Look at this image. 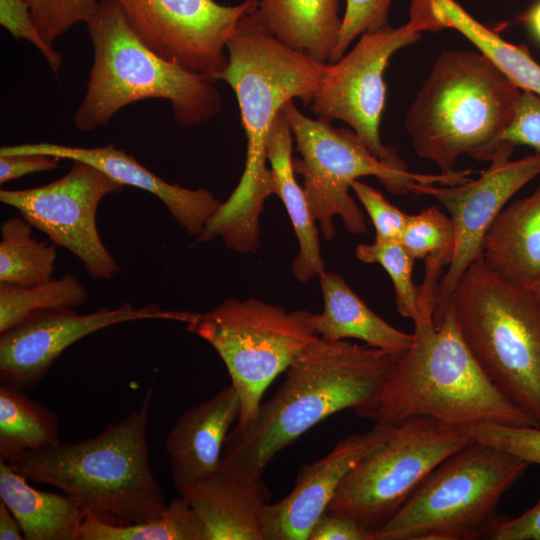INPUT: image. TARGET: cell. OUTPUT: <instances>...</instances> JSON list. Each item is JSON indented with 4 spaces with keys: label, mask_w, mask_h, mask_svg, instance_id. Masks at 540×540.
Masks as SVG:
<instances>
[{
    "label": "cell",
    "mask_w": 540,
    "mask_h": 540,
    "mask_svg": "<svg viewBox=\"0 0 540 540\" xmlns=\"http://www.w3.org/2000/svg\"><path fill=\"white\" fill-rule=\"evenodd\" d=\"M257 7L240 19L229 39L228 62L219 77L238 102L247 144L245 168L237 187L201 233L205 242L221 237L228 249L239 254L260 247L259 217L273 194L267 166L271 126L288 101L299 98L310 105L328 67L275 38L261 22Z\"/></svg>",
    "instance_id": "1"
},
{
    "label": "cell",
    "mask_w": 540,
    "mask_h": 540,
    "mask_svg": "<svg viewBox=\"0 0 540 540\" xmlns=\"http://www.w3.org/2000/svg\"><path fill=\"white\" fill-rule=\"evenodd\" d=\"M398 355L319 337L287 368L255 417L230 430L222 460L263 473L280 451L329 416L350 409L365 418Z\"/></svg>",
    "instance_id": "2"
},
{
    "label": "cell",
    "mask_w": 540,
    "mask_h": 540,
    "mask_svg": "<svg viewBox=\"0 0 540 540\" xmlns=\"http://www.w3.org/2000/svg\"><path fill=\"white\" fill-rule=\"evenodd\" d=\"M152 394L150 386L138 408L94 437L27 451L9 463L29 481L59 488L85 515L117 525L158 517L168 504L149 461Z\"/></svg>",
    "instance_id": "3"
},
{
    "label": "cell",
    "mask_w": 540,
    "mask_h": 540,
    "mask_svg": "<svg viewBox=\"0 0 540 540\" xmlns=\"http://www.w3.org/2000/svg\"><path fill=\"white\" fill-rule=\"evenodd\" d=\"M365 418L394 425L426 416L463 428L479 424L540 427L490 381L463 340L452 310L438 326L414 328Z\"/></svg>",
    "instance_id": "4"
},
{
    "label": "cell",
    "mask_w": 540,
    "mask_h": 540,
    "mask_svg": "<svg viewBox=\"0 0 540 540\" xmlns=\"http://www.w3.org/2000/svg\"><path fill=\"white\" fill-rule=\"evenodd\" d=\"M520 94L480 51H443L406 113L416 154L443 174L456 172L462 154L490 162L504 144Z\"/></svg>",
    "instance_id": "5"
},
{
    "label": "cell",
    "mask_w": 540,
    "mask_h": 540,
    "mask_svg": "<svg viewBox=\"0 0 540 540\" xmlns=\"http://www.w3.org/2000/svg\"><path fill=\"white\" fill-rule=\"evenodd\" d=\"M94 51L87 90L73 124L81 132L106 126L129 104L163 99L174 120L193 127L214 118L222 98L214 82L159 56L136 35L114 0H100L86 23Z\"/></svg>",
    "instance_id": "6"
},
{
    "label": "cell",
    "mask_w": 540,
    "mask_h": 540,
    "mask_svg": "<svg viewBox=\"0 0 540 540\" xmlns=\"http://www.w3.org/2000/svg\"><path fill=\"white\" fill-rule=\"evenodd\" d=\"M448 308L486 376L540 426V301L480 258L462 275Z\"/></svg>",
    "instance_id": "7"
},
{
    "label": "cell",
    "mask_w": 540,
    "mask_h": 540,
    "mask_svg": "<svg viewBox=\"0 0 540 540\" xmlns=\"http://www.w3.org/2000/svg\"><path fill=\"white\" fill-rule=\"evenodd\" d=\"M530 464L489 445L470 442L424 479L374 540L490 539L504 519L503 495Z\"/></svg>",
    "instance_id": "8"
},
{
    "label": "cell",
    "mask_w": 540,
    "mask_h": 540,
    "mask_svg": "<svg viewBox=\"0 0 540 540\" xmlns=\"http://www.w3.org/2000/svg\"><path fill=\"white\" fill-rule=\"evenodd\" d=\"M284 111L300 155L292 158L293 170L303 178L310 211L327 240L335 235V216L352 234L368 232L364 213L349 194L351 184L360 177L375 176L394 194L411 192L415 183L453 185L470 180L471 170L420 174L388 164L375 157L351 128H335L329 121L310 118L293 101L284 105Z\"/></svg>",
    "instance_id": "9"
},
{
    "label": "cell",
    "mask_w": 540,
    "mask_h": 540,
    "mask_svg": "<svg viewBox=\"0 0 540 540\" xmlns=\"http://www.w3.org/2000/svg\"><path fill=\"white\" fill-rule=\"evenodd\" d=\"M312 314L255 298L228 299L186 325L216 350L239 394L241 411L233 429L255 417L267 387L319 338Z\"/></svg>",
    "instance_id": "10"
},
{
    "label": "cell",
    "mask_w": 540,
    "mask_h": 540,
    "mask_svg": "<svg viewBox=\"0 0 540 540\" xmlns=\"http://www.w3.org/2000/svg\"><path fill=\"white\" fill-rule=\"evenodd\" d=\"M469 443L461 428L431 417L399 422L388 439L346 475L326 511L375 534L434 468Z\"/></svg>",
    "instance_id": "11"
},
{
    "label": "cell",
    "mask_w": 540,
    "mask_h": 540,
    "mask_svg": "<svg viewBox=\"0 0 540 540\" xmlns=\"http://www.w3.org/2000/svg\"><path fill=\"white\" fill-rule=\"evenodd\" d=\"M422 32L425 27L409 18L402 26L386 25L362 34L340 60L328 63L308 106L317 118L346 123L375 157L398 167L407 165L394 147L381 142L379 133L386 99L384 72L391 56L416 42Z\"/></svg>",
    "instance_id": "12"
},
{
    "label": "cell",
    "mask_w": 540,
    "mask_h": 540,
    "mask_svg": "<svg viewBox=\"0 0 540 540\" xmlns=\"http://www.w3.org/2000/svg\"><path fill=\"white\" fill-rule=\"evenodd\" d=\"M125 186L96 167L73 161L61 178L43 186L0 191V201L19 211L33 228L56 246L70 251L97 280H111L120 267L103 243L96 225L102 199Z\"/></svg>",
    "instance_id": "13"
},
{
    "label": "cell",
    "mask_w": 540,
    "mask_h": 540,
    "mask_svg": "<svg viewBox=\"0 0 540 540\" xmlns=\"http://www.w3.org/2000/svg\"><path fill=\"white\" fill-rule=\"evenodd\" d=\"M151 50L213 82L225 69L227 43L259 0L222 5L215 0H114Z\"/></svg>",
    "instance_id": "14"
},
{
    "label": "cell",
    "mask_w": 540,
    "mask_h": 540,
    "mask_svg": "<svg viewBox=\"0 0 540 540\" xmlns=\"http://www.w3.org/2000/svg\"><path fill=\"white\" fill-rule=\"evenodd\" d=\"M514 148L504 142L490 166L475 180L453 185L415 183L412 186V193L438 200L449 212L454 226L453 255L439 284L435 326L445 316L462 275L482 257L485 236L498 214L519 189L540 175V153L510 160Z\"/></svg>",
    "instance_id": "15"
},
{
    "label": "cell",
    "mask_w": 540,
    "mask_h": 540,
    "mask_svg": "<svg viewBox=\"0 0 540 540\" xmlns=\"http://www.w3.org/2000/svg\"><path fill=\"white\" fill-rule=\"evenodd\" d=\"M199 313L166 310L157 304L135 308L130 302L77 314L71 308L37 311L0 333V382L31 389L55 360L78 340L104 328L136 320L192 323Z\"/></svg>",
    "instance_id": "16"
},
{
    "label": "cell",
    "mask_w": 540,
    "mask_h": 540,
    "mask_svg": "<svg viewBox=\"0 0 540 540\" xmlns=\"http://www.w3.org/2000/svg\"><path fill=\"white\" fill-rule=\"evenodd\" d=\"M394 427L375 423L367 431L341 439L319 460L301 466L291 492L267 505L262 519L264 540H308L346 475L381 446Z\"/></svg>",
    "instance_id": "17"
},
{
    "label": "cell",
    "mask_w": 540,
    "mask_h": 540,
    "mask_svg": "<svg viewBox=\"0 0 540 540\" xmlns=\"http://www.w3.org/2000/svg\"><path fill=\"white\" fill-rule=\"evenodd\" d=\"M40 153L90 164L123 186H132L158 197L176 221L199 236L221 203L205 188L188 189L170 184L145 168L132 155L113 143L102 147H78L50 142L4 145L0 156Z\"/></svg>",
    "instance_id": "18"
},
{
    "label": "cell",
    "mask_w": 540,
    "mask_h": 540,
    "mask_svg": "<svg viewBox=\"0 0 540 540\" xmlns=\"http://www.w3.org/2000/svg\"><path fill=\"white\" fill-rule=\"evenodd\" d=\"M183 497L201 519L205 540H264L262 519L271 493L263 473L223 461Z\"/></svg>",
    "instance_id": "19"
},
{
    "label": "cell",
    "mask_w": 540,
    "mask_h": 540,
    "mask_svg": "<svg viewBox=\"0 0 540 540\" xmlns=\"http://www.w3.org/2000/svg\"><path fill=\"white\" fill-rule=\"evenodd\" d=\"M240 411L239 394L229 384L178 418L165 442L172 481L178 492L219 467L226 437L237 423Z\"/></svg>",
    "instance_id": "20"
},
{
    "label": "cell",
    "mask_w": 540,
    "mask_h": 540,
    "mask_svg": "<svg viewBox=\"0 0 540 540\" xmlns=\"http://www.w3.org/2000/svg\"><path fill=\"white\" fill-rule=\"evenodd\" d=\"M481 258L515 285L527 288L540 278V186L501 210L485 236Z\"/></svg>",
    "instance_id": "21"
},
{
    "label": "cell",
    "mask_w": 540,
    "mask_h": 540,
    "mask_svg": "<svg viewBox=\"0 0 540 540\" xmlns=\"http://www.w3.org/2000/svg\"><path fill=\"white\" fill-rule=\"evenodd\" d=\"M318 277L324 306L321 313L312 314L311 321L320 338L358 339L394 354L411 346L414 335L398 330L373 312L342 276L324 270Z\"/></svg>",
    "instance_id": "22"
},
{
    "label": "cell",
    "mask_w": 540,
    "mask_h": 540,
    "mask_svg": "<svg viewBox=\"0 0 540 540\" xmlns=\"http://www.w3.org/2000/svg\"><path fill=\"white\" fill-rule=\"evenodd\" d=\"M292 144L293 136L283 106L268 135L267 158L272 172L273 194L283 202L299 244L292 272L298 281L307 282L325 270V263L315 219L303 187L295 178Z\"/></svg>",
    "instance_id": "23"
},
{
    "label": "cell",
    "mask_w": 540,
    "mask_h": 540,
    "mask_svg": "<svg viewBox=\"0 0 540 540\" xmlns=\"http://www.w3.org/2000/svg\"><path fill=\"white\" fill-rule=\"evenodd\" d=\"M257 14L284 45L330 62L342 25L339 0H260Z\"/></svg>",
    "instance_id": "24"
},
{
    "label": "cell",
    "mask_w": 540,
    "mask_h": 540,
    "mask_svg": "<svg viewBox=\"0 0 540 540\" xmlns=\"http://www.w3.org/2000/svg\"><path fill=\"white\" fill-rule=\"evenodd\" d=\"M0 459V500L17 519L26 540H78L85 516L66 494L35 489Z\"/></svg>",
    "instance_id": "25"
},
{
    "label": "cell",
    "mask_w": 540,
    "mask_h": 540,
    "mask_svg": "<svg viewBox=\"0 0 540 540\" xmlns=\"http://www.w3.org/2000/svg\"><path fill=\"white\" fill-rule=\"evenodd\" d=\"M435 30L451 28L467 38L521 91L540 97V64L526 46L514 45L472 17L455 0H417Z\"/></svg>",
    "instance_id": "26"
},
{
    "label": "cell",
    "mask_w": 540,
    "mask_h": 540,
    "mask_svg": "<svg viewBox=\"0 0 540 540\" xmlns=\"http://www.w3.org/2000/svg\"><path fill=\"white\" fill-rule=\"evenodd\" d=\"M60 442L56 413L13 385H0V459L11 461L27 451Z\"/></svg>",
    "instance_id": "27"
},
{
    "label": "cell",
    "mask_w": 540,
    "mask_h": 540,
    "mask_svg": "<svg viewBox=\"0 0 540 540\" xmlns=\"http://www.w3.org/2000/svg\"><path fill=\"white\" fill-rule=\"evenodd\" d=\"M204 525L191 505L183 498L174 499L166 510L153 519L117 525L86 514L78 540H205Z\"/></svg>",
    "instance_id": "28"
},
{
    "label": "cell",
    "mask_w": 540,
    "mask_h": 540,
    "mask_svg": "<svg viewBox=\"0 0 540 540\" xmlns=\"http://www.w3.org/2000/svg\"><path fill=\"white\" fill-rule=\"evenodd\" d=\"M33 226L22 218H9L0 227V282L35 286L50 281L56 263V245L38 241Z\"/></svg>",
    "instance_id": "29"
},
{
    "label": "cell",
    "mask_w": 540,
    "mask_h": 540,
    "mask_svg": "<svg viewBox=\"0 0 540 540\" xmlns=\"http://www.w3.org/2000/svg\"><path fill=\"white\" fill-rule=\"evenodd\" d=\"M86 300L85 287L72 274L30 287L0 282V333L37 311L73 308Z\"/></svg>",
    "instance_id": "30"
},
{
    "label": "cell",
    "mask_w": 540,
    "mask_h": 540,
    "mask_svg": "<svg viewBox=\"0 0 540 540\" xmlns=\"http://www.w3.org/2000/svg\"><path fill=\"white\" fill-rule=\"evenodd\" d=\"M355 256L365 263H378L388 273L395 290L399 314L414 323L419 318L418 287L412 280L414 260L397 240H374L355 248Z\"/></svg>",
    "instance_id": "31"
},
{
    "label": "cell",
    "mask_w": 540,
    "mask_h": 540,
    "mask_svg": "<svg viewBox=\"0 0 540 540\" xmlns=\"http://www.w3.org/2000/svg\"><path fill=\"white\" fill-rule=\"evenodd\" d=\"M454 239L452 219L432 205L418 214H408L399 242L415 259L435 257L449 265Z\"/></svg>",
    "instance_id": "32"
},
{
    "label": "cell",
    "mask_w": 540,
    "mask_h": 540,
    "mask_svg": "<svg viewBox=\"0 0 540 540\" xmlns=\"http://www.w3.org/2000/svg\"><path fill=\"white\" fill-rule=\"evenodd\" d=\"M461 429L470 442L498 448L540 466V427L479 424Z\"/></svg>",
    "instance_id": "33"
},
{
    "label": "cell",
    "mask_w": 540,
    "mask_h": 540,
    "mask_svg": "<svg viewBox=\"0 0 540 540\" xmlns=\"http://www.w3.org/2000/svg\"><path fill=\"white\" fill-rule=\"evenodd\" d=\"M33 19L43 38L54 42L75 24L87 23L100 0H28Z\"/></svg>",
    "instance_id": "34"
},
{
    "label": "cell",
    "mask_w": 540,
    "mask_h": 540,
    "mask_svg": "<svg viewBox=\"0 0 540 540\" xmlns=\"http://www.w3.org/2000/svg\"><path fill=\"white\" fill-rule=\"evenodd\" d=\"M392 0H346L338 43L329 63L340 60L362 34L387 25Z\"/></svg>",
    "instance_id": "35"
},
{
    "label": "cell",
    "mask_w": 540,
    "mask_h": 540,
    "mask_svg": "<svg viewBox=\"0 0 540 540\" xmlns=\"http://www.w3.org/2000/svg\"><path fill=\"white\" fill-rule=\"evenodd\" d=\"M0 24L15 39L31 42L41 52L55 74L60 71L63 57L43 38L33 19L28 0H0Z\"/></svg>",
    "instance_id": "36"
},
{
    "label": "cell",
    "mask_w": 540,
    "mask_h": 540,
    "mask_svg": "<svg viewBox=\"0 0 540 540\" xmlns=\"http://www.w3.org/2000/svg\"><path fill=\"white\" fill-rule=\"evenodd\" d=\"M375 228V240H397L406 225L408 214L390 203L377 189L359 180L351 184Z\"/></svg>",
    "instance_id": "37"
},
{
    "label": "cell",
    "mask_w": 540,
    "mask_h": 540,
    "mask_svg": "<svg viewBox=\"0 0 540 540\" xmlns=\"http://www.w3.org/2000/svg\"><path fill=\"white\" fill-rule=\"evenodd\" d=\"M503 142L514 147L526 145L540 153V97L521 91L513 118L505 130Z\"/></svg>",
    "instance_id": "38"
},
{
    "label": "cell",
    "mask_w": 540,
    "mask_h": 540,
    "mask_svg": "<svg viewBox=\"0 0 540 540\" xmlns=\"http://www.w3.org/2000/svg\"><path fill=\"white\" fill-rule=\"evenodd\" d=\"M372 531L356 522L325 511L312 528L308 540H373Z\"/></svg>",
    "instance_id": "39"
},
{
    "label": "cell",
    "mask_w": 540,
    "mask_h": 540,
    "mask_svg": "<svg viewBox=\"0 0 540 540\" xmlns=\"http://www.w3.org/2000/svg\"><path fill=\"white\" fill-rule=\"evenodd\" d=\"M60 158L40 153L0 156V183L18 179L25 175L47 172L59 167Z\"/></svg>",
    "instance_id": "40"
},
{
    "label": "cell",
    "mask_w": 540,
    "mask_h": 540,
    "mask_svg": "<svg viewBox=\"0 0 540 540\" xmlns=\"http://www.w3.org/2000/svg\"><path fill=\"white\" fill-rule=\"evenodd\" d=\"M492 540H540V498L520 516L503 519L491 534Z\"/></svg>",
    "instance_id": "41"
},
{
    "label": "cell",
    "mask_w": 540,
    "mask_h": 540,
    "mask_svg": "<svg viewBox=\"0 0 540 540\" xmlns=\"http://www.w3.org/2000/svg\"><path fill=\"white\" fill-rule=\"evenodd\" d=\"M0 539L22 540L25 539L21 527L6 504L0 500Z\"/></svg>",
    "instance_id": "42"
},
{
    "label": "cell",
    "mask_w": 540,
    "mask_h": 540,
    "mask_svg": "<svg viewBox=\"0 0 540 540\" xmlns=\"http://www.w3.org/2000/svg\"><path fill=\"white\" fill-rule=\"evenodd\" d=\"M519 20L523 22L533 36L540 42V0L524 12Z\"/></svg>",
    "instance_id": "43"
},
{
    "label": "cell",
    "mask_w": 540,
    "mask_h": 540,
    "mask_svg": "<svg viewBox=\"0 0 540 540\" xmlns=\"http://www.w3.org/2000/svg\"><path fill=\"white\" fill-rule=\"evenodd\" d=\"M531 292L536 296V298L540 301V278L534 282L532 285L527 287Z\"/></svg>",
    "instance_id": "44"
}]
</instances>
